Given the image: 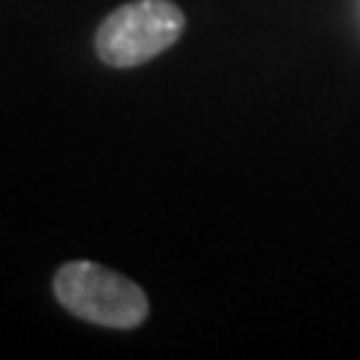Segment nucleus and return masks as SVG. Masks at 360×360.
Returning a JSON list of instances; mask_svg holds the SVG:
<instances>
[{
  "mask_svg": "<svg viewBox=\"0 0 360 360\" xmlns=\"http://www.w3.org/2000/svg\"><path fill=\"white\" fill-rule=\"evenodd\" d=\"M51 288L66 312L96 328L135 330L150 315V297L135 279L84 258L54 270Z\"/></svg>",
  "mask_w": 360,
  "mask_h": 360,
  "instance_id": "nucleus-1",
  "label": "nucleus"
},
{
  "mask_svg": "<svg viewBox=\"0 0 360 360\" xmlns=\"http://www.w3.org/2000/svg\"><path fill=\"white\" fill-rule=\"evenodd\" d=\"M184 30L186 15L172 0H132L103 18L94 49L111 70H135L172 49Z\"/></svg>",
  "mask_w": 360,
  "mask_h": 360,
  "instance_id": "nucleus-2",
  "label": "nucleus"
}]
</instances>
